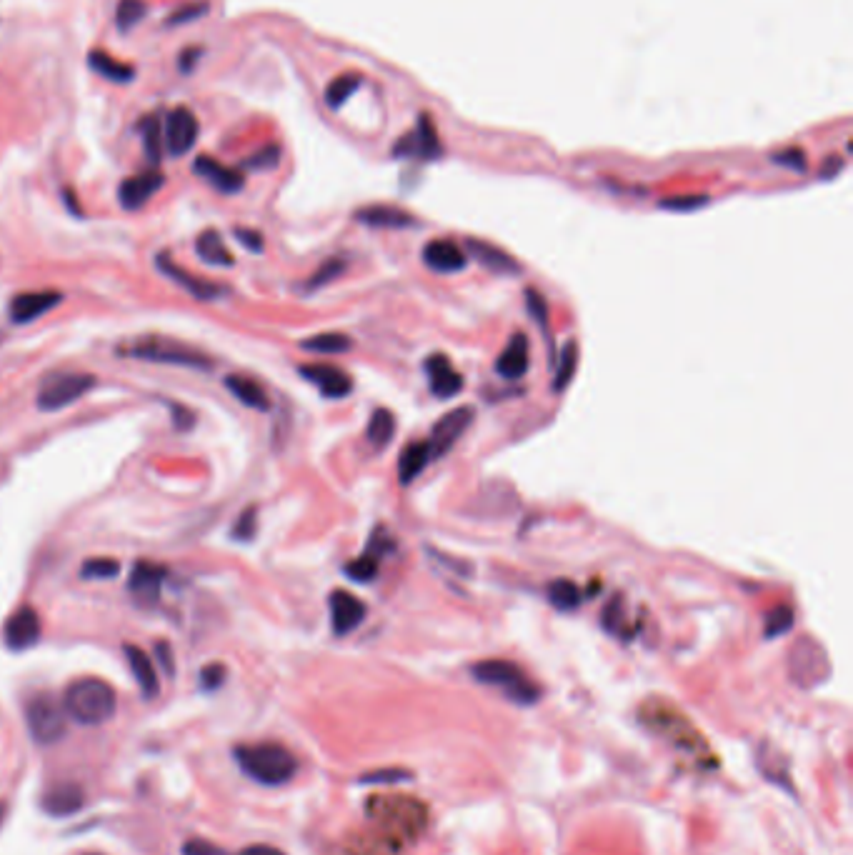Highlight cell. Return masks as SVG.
<instances>
[{
  "label": "cell",
  "instance_id": "cell-1",
  "mask_svg": "<svg viewBox=\"0 0 853 855\" xmlns=\"http://www.w3.org/2000/svg\"><path fill=\"white\" fill-rule=\"evenodd\" d=\"M366 818L371 828L356 840L353 855H398L428 828V805L413 795H371Z\"/></svg>",
  "mask_w": 853,
  "mask_h": 855
},
{
  "label": "cell",
  "instance_id": "cell-2",
  "mask_svg": "<svg viewBox=\"0 0 853 855\" xmlns=\"http://www.w3.org/2000/svg\"><path fill=\"white\" fill-rule=\"evenodd\" d=\"M638 718H641V723L646 725L653 735L666 740L676 753H681L683 758L691 760L696 768L713 770L718 765L716 753H713V748L708 745V740L703 738L701 730L691 723V718H688L681 708H676V705L668 703V700H646V703L641 705V710H638Z\"/></svg>",
  "mask_w": 853,
  "mask_h": 855
},
{
  "label": "cell",
  "instance_id": "cell-3",
  "mask_svg": "<svg viewBox=\"0 0 853 855\" xmlns=\"http://www.w3.org/2000/svg\"><path fill=\"white\" fill-rule=\"evenodd\" d=\"M118 708L116 690L101 678H78L63 693V710L68 718L83 725H101L113 718Z\"/></svg>",
  "mask_w": 853,
  "mask_h": 855
},
{
  "label": "cell",
  "instance_id": "cell-4",
  "mask_svg": "<svg viewBox=\"0 0 853 855\" xmlns=\"http://www.w3.org/2000/svg\"><path fill=\"white\" fill-rule=\"evenodd\" d=\"M233 755L243 773L261 785L288 783L298 770V760L293 758L291 750L278 743L238 745Z\"/></svg>",
  "mask_w": 853,
  "mask_h": 855
},
{
  "label": "cell",
  "instance_id": "cell-5",
  "mask_svg": "<svg viewBox=\"0 0 853 855\" xmlns=\"http://www.w3.org/2000/svg\"><path fill=\"white\" fill-rule=\"evenodd\" d=\"M471 673L478 683L501 688L503 693H506V698L518 705H533L538 698H541L538 685L533 683V680L528 678L516 663H511V660H501V658L481 660V663L473 665Z\"/></svg>",
  "mask_w": 853,
  "mask_h": 855
},
{
  "label": "cell",
  "instance_id": "cell-6",
  "mask_svg": "<svg viewBox=\"0 0 853 855\" xmlns=\"http://www.w3.org/2000/svg\"><path fill=\"white\" fill-rule=\"evenodd\" d=\"M118 355L151 360V363L181 365V368H191V370L213 368V358H208L206 353L191 348V345L176 343V340H168V338H141L136 340V343L121 345V348H118Z\"/></svg>",
  "mask_w": 853,
  "mask_h": 855
},
{
  "label": "cell",
  "instance_id": "cell-7",
  "mask_svg": "<svg viewBox=\"0 0 853 855\" xmlns=\"http://www.w3.org/2000/svg\"><path fill=\"white\" fill-rule=\"evenodd\" d=\"M26 723L38 745H53L66 735V710L53 695H33L26 703Z\"/></svg>",
  "mask_w": 853,
  "mask_h": 855
},
{
  "label": "cell",
  "instance_id": "cell-8",
  "mask_svg": "<svg viewBox=\"0 0 853 855\" xmlns=\"http://www.w3.org/2000/svg\"><path fill=\"white\" fill-rule=\"evenodd\" d=\"M96 385V375L91 373H61L48 378L38 390V408L41 410H61L66 405L76 403L86 393H91Z\"/></svg>",
  "mask_w": 853,
  "mask_h": 855
},
{
  "label": "cell",
  "instance_id": "cell-9",
  "mask_svg": "<svg viewBox=\"0 0 853 855\" xmlns=\"http://www.w3.org/2000/svg\"><path fill=\"white\" fill-rule=\"evenodd\" d=\"M198 130H201V125H198L196 113L191 108L171 110L163 118V148L173 158H181L196 145Z\"/></svg>",
  "mask_w": 853,
  "mask_h": 855
},
{
  "label": "cell",
  "instance_id": "cell-10",
  "mask_svg": "<svg viewBox=\"0 0 853 855\" xmlns=\"http://www.w3.org/2000/svg\"><path fill=\"white\" fill-rule=\"evenodd\" d=\"M471 423H473V410L468 408V405H461V408L443 415V418L433 425L431 438L426 440L428 450H431V458H441V455H446L448 450L458 443V438L471 428Z\"/></svg>",
  "mask_w": 853,
  "mask_h": 855
},
{
  "label": "cell",
  "instance_id": "cell-11",
  "mask_svg": "<svg viewBox=\"0 0 853 855\" xmlns=\"http://www.w3.org/2000/svg\"><path fill=\"white\" fill-rule=\"evenodd\" d=\"M3 640L11 650H28L41 640V618L31 605H21L3 625Z\"/></svg>",
  "mask_w": 853,
  "mask_h": 855
},
{
  "label": "cell",
  "instance_id": "cell-12",
  "mask_svg": "<svg viewBox=\"0 0 853 855\" xmlns=\"http://www.w3.org/2000/svg\"><path fill=\"white\" fill-rule=\"evenodd\" d=\"M328 605H331V625L336 635L353 633L366 620V603L348 590H333Z\"/></svg>",
  "mask_w": 853,
  "mask_h": 855
},
{
  "label": "cell",
  "instance_id": "cell-13",
  "mask_svg": "<svg viewBox=\"0 0 853 855\" xmlns=\"http://www.w3.org/2000/svg\"><path fill=\"white\" fill-rule=\"evenodd\" d=\"M163 183H166V175L161 170H143L123 180L118 188V200L126 210H138L163 188Z\"/></svg>",
  "mask_w": 853,
  "mask_h": 855
},
{
  "label": "cell",
  "instance_id": "cell-14",
  "mask_svg": "<svg viewBox=\"0 0 853 855\" xmlns=\"http://www.w3.org/2000/svg\"><path fill=\"white\" fill-rule=\"evenodd\" d=\"M298 373L303 375L306 380H311L313 385H316L318 390H321L326 398L333 400H341L348 398V395L353 393V380L351 375L346 373V370L336 368V365H301V370Z\"/></svg>",
  "mask_w": 853,
  "mask_h": 855
},
{
  "label": "cell",
  "instance_id": "cell-15",
  "mask_svg": "<svg viewBox=\"0 0 853 855\" xmlns=\"http://www.w3.org/2000/svg\"><path fill=\"white\" fill-rule=\"evenodd\" d=\"M156 265H158V270H161L163 275H168V278H171L173 283H178L183 290H188V293H191L193 298L213 300V298H221V295L226 293V290H223L218 283H211V280H203V278H198V275H193V273H188V270H183L181 265L173 263L171 255H168V253L158 255Z\"/></svg>",
  "mask_w": 853,
  "mask_h": 855
},
{
  "label": "cell",
  "instance_id": "cell-16",
  "mask_svg": "<svg viewBox=\"0 0 853 855\" xmlns=\"http://www.w3.org/2000/svg\"><path fill=\"white\" fill-rule=\"evenodd\" d=\"M61 300L63 295L58 293V290H31V293H21L11 300V320L18 325L31 323V320L51 313Z\"/></svg>",
  "mask_w": 853,
  "mask_h": 855
},
{
  "label": "cell",
  "instance_id": "cell-17",
  "mask_svg": "<svg viewBox=\"0 0 853 855\" xmlns=\"http://www.w3.org/2000/svg\"><path fill=\"white\" fill-rule=\"evenodd\" d=\"M426 375H428V385H431V393L436 395V398L448 400V398H453V395L461 393V388H463L461 373H456V370H453L451 360H448L443 353L428 355L426 358Z\"/></svg>",
  "mask_w": 853,
  "mask_h": 855
},
{
  "label": "cell",
  "instance_id": "cell-18",
  "mask_svg": "<svg viewBox=\"0 0 853 855\" xmlns=\"http://www.w3.org/2000/svg\"><path fill=\"white\" fill-rule=\"evenodd\" d=\"M193 173L206 178L213 188L221 190V193L226 195L241 193L243 185H246V178H243L241 170L228 168V165L218 163V160L211 158V155H201V158H196V163H193Z\"/></svg>",
  "mask_w": 853,
  "mask_h": 855
},
{
  "label": "cell",
  "instance_id": "cell-19",
  "mask_svg": "<svg viewBox=\"0 0 853 855\" xmlns=\"http://www.w3.org/2000/svg\"><path fill=\"white\" fill-rule=\"evenodd\" d=\"M166 575L168 570L163 568V565L148 563V560H138V563L133 565L128 588H131V593L136 595L138 600H143V603H156V600L161 598V588Z\"/></svg>",
  "mask_w": 853,
  "mask_h": 855
},
{
  "label": "cell",
  "instance_id": "cell-20",
  "mask_svg": "<svg viewBox=\"0 0 853 855\" xmlns=\"http://www.w3.org/2000/svg\"><path fill=\"white\" fill-rule=\"evenodd\" d=\"M423 263L436 273H458L466 268L468 255L453 240H431L423 248Z\"/></svg>",
  "mask_w": 853,
  "mask_h": 855
},
{
  "label": "cell",
  "instance_id": "cell-21",
  "mask_svg": "<svg viewBox=\"0 0 853 855\" xmlns=\"http://www.w3.org/2000/svg\"><path fill=\"white\" fill-rule=\"evenodd\" d=\"M496 373L501 378L518 380L528 373V338L523 333H513L503 353L496 360Z\"/></svg>",
  "mask_w": 853,
  "mask_h": 855
},
{
  "label": "cell",
  "instance_id": "cell-22",
  "mask_svg": "<svg viewBox=\"0 0 853 855\" xmlns=\"http://www.w3.org/2000/svg\"><path fill=\"white\" fill-rule=\"evenodd\" d=\"M86 798H83L81 785L76 783H56L43 793V810L48 815H71L83 808Z\"/></svg>",
  "mask_w": 853,
  "mask_h": 855
},
{
  "label": "cell",
  "instance_id": "cell-23",
  "mask_svg": "<svg viewBox=\"0 0 853 855\" xmlns=\"http://www.w3.org/2000/svg\"><path fill=\"white\" fill-rule=\"evenodd\" d=\"M123 653H126L131 673L133 678H136L138 688H141L143 698H156L158 690H161V683H158V673L153 660L148 658V655L143 653V648H138V645H123Z\"/></svg>",
  "mask_w": 853,
  "mask_h": 855
},
{
  "label": "cell",
  "instance_id": "cell-24",
  "mask_svg": "<svg viewBox=\"0 0 853 855\" xmlns=\"http://www.w3.org/2000/svg\"><path fill=\"white\" fill-rule=\"evenodd\" d=\"M356 220L371 225V228H411L416 223L411 213L391 205H368L356 213Z\"/></svg>",
  "mask_w": 853,
  "mask_h": 855
},
{
  "label": "cell",
  "instance_id": "cell-25",
  "mask_svg": "<svg viewBox=\"0 0 853 855\" xmlns=\"http://www.w3.org/2000/svg\"><path fill=\"white\" fill-rule=\"evenodd\" d=\"M468 248H471V255L478 260V263L483 265V268L493 270V273L498 275H516L518 263L511 258V255L506 253V250L496 248V245H488L481 243V240H468Z\"/></svg>",
  "mask_w": 853,
  "mask_h": 855
},
{
  "label": "cell",
  "instance_id": "cell-26",
  "mask_svg": "<svg viewBox=\"0 0 853 855\" xmlns=\"http://www.w3.org/2000/svg\"><path fill=\"white\" fill-rule=\"evenodd\" d=\"M393 153L396 155H423V158H436L438 155V138H436V130L428 125L426 115H423L421 125H418L416 133L406 135V138L401 140V143L393 148Z\"/></svg>",
  "mask_w": 853,
  "mask_h": 855
},
{
  "label": "cell",
  "instance_id": "cell-27",
  "mask_svg": "<svg viewBox=\"0 0 853 855\" xmlns=\"http://www.w3.org/2000/svg\"><path fill=\"white\" fill-rule=\"evenodd\" d=\"M226 388L231 390L243 405H248V408L261 410V413H266V410L271 408V400H268L266 390H263L256 380L246 378V375H228Z\"/></svg>",
  "mask_w": 853,
  "mask_h": 855
},
{
  "label": "cell",
  "instance_id": "cell-28",
  "mask_svg": "<svg viewBox=\"0 0 853 855\" xmlns=\"http://www.w3.org/2000/svg\"><path fill=\"white\" fill-rule=\"evenodd\" d=\"M428 460H431L428 443H423V440H418V443H408L406 448L401 450V458H398V480H401L403 485L413 483V480L423 473Z\"/></svg>",
  "mask_w": 853,
  "mask_h": 855
},
{
  "label": "cell",
  "instance_id": "cell-29",
  "mask_svg": "<svg viewBox=\"0 0 853 855\" xmlns=\"http://www.w3.org/2000/svg\"><path fill=\"white\" fill-rule=\"evenodd\" d=\"M196 250H198V258L203 260V263L208 265H221V268H231L236 260H233L231 250L226 248V243H223L221 233L218 230H203L201 235H198L196 240Z\"/></svg>",
  "mask_w": 853,
  "mask_h": 855
},
{
  "label": "cell",
  "instance_id": "cell-30",
  "mask_svg": "<svg viewBox=\"0 0 853 855\" xmlns=\"http://www.w3.org/2000/svg\"><path fill=\"white\" fill-rule=\"evenodd\" d=\"M91 68L101 73L106 80H113V83H131L136 78V70L131 65L121 63V60L111 58L108 53H101V50H93L91 53Z\"/></svg>",
  "mask_w": 853,
  "mask_h": 855
},
{
  "label": "cell",
  "instance_id": "cell-31",
  "mask_svg": "<svg viewBox=\"0 0 853 855\" xmlns=\"http://www.w3.org/2000/svg\"><path fill=\"white\" fill-rule=\"evenodd\" d=\"M143 150L151 165H158L163 158V118L161 115H148L141 123Z\"/></svg>",
  "mask_w": 853,
  "mask_h": 855
},
{
  "label": "cell",
  "instance_id": "cell-32",
  "mask_svg": "<svg viewBox=\"0 0 853 855\" xmlns=\"http://www.w3.org/2000/svg\"><path fill=\"white\" fill-rule=\"evenodd\" d=\"M576 363H578V345L571 340V343L563 345L561 355H558V360L553 363L556 368H553L551 388L556 390V393H563V390H566V385L571 383L573 373H576Z\"/></svg>",
  "mask_w": 853,
  "mask_h": 855
},
{
  "label": "cell",
  "instance_id": "cell-33",
  "mask_svg": "<svg viewBox=\"0 0 853 855\" xmlns=\"http://www.w3.org/2000/svg\"><path fill=\"white\" fill-rule=\"evenodd\" d=\"M393 435H396V418L391 415V410H373L371 420H368V440H371L376 448H386L393 440Z\"/></svg>",
  "mask_w": 853,
  "mask_h": 855
},
{
  "label": "cell",
  "instance_id": "cell-34",
  "mask_svg": "<svg viewBox=\"0 0 853 855\" xmlns=\"http://www.w3.org/2000/svg\"><path fill=\"white\" fill-rule=\"evenodd\" d=\"M548 600H551L558 610L568 613V610H576L578 605H581L583 595H581V588H578L573 580L558 578L548 585Z\"/></svg>",
  "mask_w": 853,
  "mask_h": 855
},
{
  "label": "cell",
  "instance_id": "cell-35",
  "mask_svg": "<svg viewBox=\"0 0 853 855\" xmlns=\"http://www.w3.org/2000/svg\"><path fill=\"white\" fill-rule=\"evenodd\" d=\"M351 338L343 333H321V335H313V338H306L301 343L303 350H311V353H346V350H351Z\"/></svg>",
  "mask_w": 853,
  "mask_h": 855
},
{
  "label": "cell",
  "instance_id": "cell-36",
  "mask_svg": "<svg viewBox=\"0 0 853 855\" xmlns=\"http://www.w3.org/2000/svg\"><path fill=\"white\" fill-rule=\"evenodd\" d=\"M148 13V5L143 0H118L116 5V25L118 30L128 33V30L136 28Z\"/></svg>",
  "mask_w": 853,
  "mask_h": 855
},
{
  "label": "cell",
  "instance_id": "cell-37",
  "mask_svg": "<svg viewBox=\"0 0 853 855\" xmlns=\"http://www.w3.org/2000/svg\"><path fill=\"white\" fill-rule=\"evenodd\" d=\"M358 85H361V78H358V75H343V78H336L326 88V103L331 105V108H341V105L346 103L348 95H351Z\"/></svg>",
  "mask_w": 853,
  "mask_h": 855
},
{
  "label": "cell",
  "instance_id": "cell-38",
  "mask_svg": "<svg viewBox=\"0 0 853 855\" xmlns=\"http://www.w3.org/2000/svg\"><path fill=\"white\" fill-rule=\"evenodd\" d=\"M793 610L788 605H778L771 613L766 615V638H778V635H786L793 628Z\"/></svg>",
  "mask_w": 853,
  "mask_h": 855
},
{
  "label": "cell",
  "instance_id": "cell-39",
  "mask_svg": "<svg viewBox=\"0 0 853 855\" xmlns=\"http://www.w3.org/2000/svg\"><path fill=\"white\" fill-rule=\"evenodd\" d=\"M346 575L351 580H356V583H371V580L378 575V558L363 553L361 558L346 563Z\"/></svg>",
  "mask_w": 853,
  "mask_h": 855
},
{
  "label": "cell",
  "instance_id": "cell-40",
  "mask_svg": "<svg viewBox=\"0 0 853 855\" xmlns=\"http://www.w3.org/2000/svg\"><path fill=\"white\" fill-rule=\"evenodd\" d=\"M121 573V563L113 558H91L81 565L83 578H116Z\"/></svg>",
  "mask_w": 853,
  "mask_h": 855
},
{
  "label": "cell",
  "instance_id": "cell-41",
  "mask_svg": "<svg viewBox=\"0 0 853 855\" xmlns=\"http://www.w3.org/2000/svg\"><path fill=\"white\" fill-rule=\"evenodd\" d=\"M346 270V260L343 258H331L326 260V263L321 265V268L316 270V275H313L311 280H308V290H318L323 288L326 283H331V280H336L338 275Z\"/></svg>",
  "mask_w": 853,
  "mask_h": 855
},
{
  "label": "cell",
  "instance_id": "cell-42",
  "mask_svg": "<svg viewBox=\"0 0 853 855\" xmlns=\"http://www.w3.org/2000/svg\"><path fill=\"white\" fill-rule=\"evenodd\" d=\"M393 550H396V540L386 533V528H383V525L373 528L371 538H368V545H366V553L381 560L383 555H391Z\"/></svg>",
  "mask_w": 853,
  "mask_h": 855
},
{
  "label": "cell",
  "instance_id": "cell-43",
  "mask_svg": "<svg viewBox=\"0 0 853 855\" xmlns=\"http://www.w3.org/2000/svg\"><path fill=\"white\" fill-rule=\"evenodd\" d=\"M258 528V510L246 508L241 515H238V520L233 523V538L236 540H253V535H256Z\"/></svg>",
  "mask_w": 853,
  "mask_h": 855
},
{
  "label": "cell",
  "instance_id": "cell-44",
  "mask_svg": "<svg viewBox=\"0 0 853 855\" xmlns=\"http://www.w3.org/2000/svg\"><path fill=\"white\" fill-rule=\"evenodd\" d=\"M278 160H281V148H278V145H268V148H263L261 153L246 158V163L243 165L251 170H271L276 168Z\"/></svg>",
  "mask_w": 853,
  "mask_h": 855
},
{
  "label": "cell",
  "instance_id": "cell-45",
  "mask_svg": "<svg viewBox=\"0 0 853 855\" xmlns=\"http://www.w3.org/2000/svg\"><path fill=\"white\" fill-rule=\"evenodd\" d=\"M526 305H528V313H531V318L536 320V323L541 325L543 330H546V325H548V303H546V298H543V295L538 293V290L528 288L526 290Z\"/></svg>",
  "mask_w": 853,
  "mask_h": 855
},
{
  "label": "cell",
  "instance_id": "cell-46",
  "mask_svg": "<svg viewBox=\"0 0 853 855\" xmlns=\"http://www.w3.org/2000/svg\"><path fill=\"white\" fill-rule=\"evenodd\" d=\"M621 603V595H616V598L606 605V610H603V625H606L608 633H623V628H626V625H623Z\"/></svg>",
  "mask_w": 853,
  "mask_h": 855
},
{
  "label": "cell",
  "instance_id": "cell-47",
  "mask_svg": "<svg viewBox=\"0 0 853 855\" xmlns=\"http://www.w3.org/2000/svg\"><path fill=\"white\" fill-rule=\"evenodd\" d=\"M706 203H708L706 195H683V198L661 200V208H666V210H696Z\"/></svg>",
  "mask_w": 853,
  "mask_h": 855
},
{
  "label": "cell",
  "instance_id": "cell-48",
  "mask_svg": "<svg viewBox=\"0 0 853 855\" xmlns=\"http://www.w3.org/2000/svg\"><path fill=\"white\" fill-rule=\"evenodd\" d=\"M226 680V665L211 663L201 670V685L206 690H218Z\"/></svg>",
  "mask_w": 853,
  "mask_h": 855
},
{
  "label": "cell",
  "instance_id": "cell-49",
  "mask_svg": "<svg viewBox=\"0 0 853 855\" xmlns=\"http://www.w3.org/2000/svg\"><path fill=\"white\" fill-rule=\"evenodd\" d=\"M233 235L238 238V243H243V248H248L251 253H261L263 250V235L253 228H236Z\"/></svg>",
  "mask_w": 853,
  "mask_h": 855
},
{
  "label": "cell",
  "instance_id": "cell-50",
  "mask_svg": "<svg viewBox=\"0 0 853 855\" xmlns=\"http://www.w3.org/2000/svg\"><path fill=\"white\" fill-rule=\"evenodd\" d=\"M173 423H176L178 430H191L193 423H196V413L186 408V405H173Z\"/></svg>",
  "mask_w": 853,
  "mask_h": 855
},
{
  "label": "cell",
  "instance_id": "cell-51",
  "mask_svg": "<svg viewBox=\"0 0 853 855\" xmlns=\"http://www.w3.org/2000/svg\"><path fill=\"white\" fill-rule=\"evenodd\" d=\"M183 853L186 855H226L221 848L211 845L208 840H191V843L183 845Z\"/></svg>",
  "mask_w": 853,
  "mask_h": 855
},
{
  "label": "cell",
  "instance_id": "cell-52",
  "mask_svg": "<svg viewBox=\"0 0 853 855\" xmlns=\"http://www.w3.org/2000/svg\"><path fill=\"white\" fill-rule=\"evenodd\" d=\"M206 5H188V8L178 10V13L171 15V25L178 23H191V20H198L201 15H206Z\"/></svg>",
  "mask_w": 853,
  "mask_h": 855
},
{
  "label": "cell",
  "instance_id": "cell-53",
  "mask_svg": "<svg viewBox=\"0 0 853 855\" xmlns=\"http://www.w3.org/2000/svg\"><path fill=\"white\" fill-rule=\"evenodd\" d=\"M773 160H776V163H781V165H788V168H796V170L806 168V155H803L801 150H786V153L773 155Z\"/></svg>",
  "mask_w": 853,
  "mask_h": 855
},
{
  "label": "cell",
  "instance_id": "cell-54",
  "mask_svg": "<svg viewBox=\"0 0 853 855\" xmlns=\"http://www.w3.org/2000/svg\"><path fill=\"white\" fill-rule=\"evenodd\" d=\"M156 655H158V663H161V668L166 670V675L176 673V663H173V650L168 643H156Z\"/></svg>",
  "mask_w": 853,
  "mask_h": 855
},
{
  "label": "cell",
  "instance_id": "cell-55",
  "mask_svg": "<svg viewBox=\"0 0 853 855\" xmlns=\"http://www.w3.org/2000/svg\"><path fill=\"white\" fill-rule=\"evenodd\" d=\"M238 855H286L283 850L273 848V845H251V848L241 850Z\"/></svg>",
  "mask_w": 853,
  "mask_h": 855
},
{
  "label": "cell",
  "instance_id": "cell-56",
  "mask_svg": "<svg viewBox=\"0 0 853 855\" xmlns=\"http://www.w3.org/2000/svg\"><path fill=\"white\" fill-rule=\"evenodd\" d=\"M3 815H6V805L0 803V823H3Z\"/></svg>",
  "mask_w": 853,
  "mask_h": 855
}]
</instances>
